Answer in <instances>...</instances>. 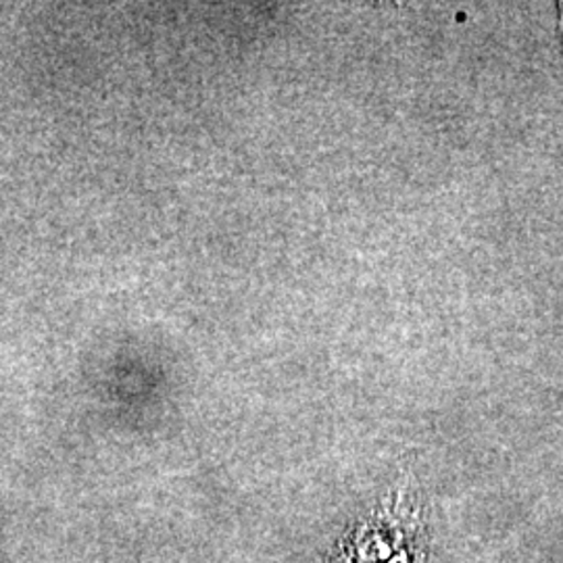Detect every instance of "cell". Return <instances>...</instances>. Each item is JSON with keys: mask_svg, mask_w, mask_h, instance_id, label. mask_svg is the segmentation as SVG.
Here are the masks:
<instances>
[{"mask_svg": "<svg viewBox=\"0 0 563 563\" xmlns=\"http://www.w3.org/2000/svg\"><path fill=\"white\" fill-rule=\"evenodd\" d=\"M428 523L422 497L399 484L351 520L323 563H426Z\"/></svg>", "mask_w": 563, "mask_h": 563, "instance_id": "obj_1", "label": "cell"}, {"mask_svg": "<svg viewBox=\"0 0 563 563\" xmlns=\"http://www.w3.org/2000/svg\"><path fill=\"white\" fill-rule=\"evenodd\" d=\"M562 32H563V4H562Z\"/></svg>", "mask_w": 563, "mask_h": 563, "instance_id": "obj_2", "label": "cell"}]
</instances>
